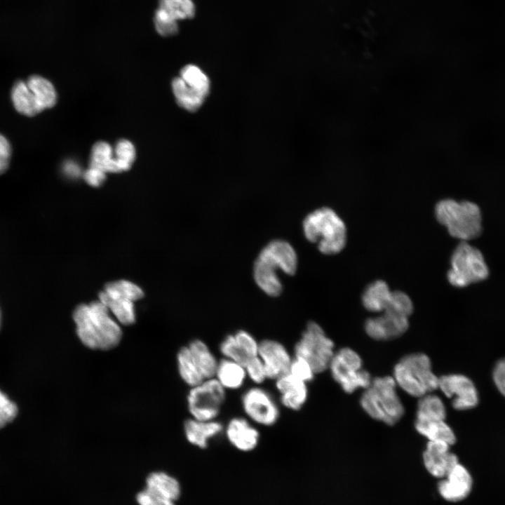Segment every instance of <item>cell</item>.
I'll return each mask as SVG.
<instances>
[{
    "mask_svg": "<svg viewBox=\"0 0 505 505\" xmlns=\"http://www.w3.org/2000/svg\"><path fill=\"white\" fill-rule=\"evenodd\" d=\"M73 319L79 339L90 349L107 351L116 347L121 339L119 324L100 300L76 307Z\"/></svg>",
    "mask_w": 505,
    "mask_h": 505,
    "instance_id": "cell-1",
    "label": "cell"
},
{
    "mask_svg": "<svg viewBox=\"0 0 505 505\" xmlns=\"http://www.w3.org/2000/svg\"><path fill=\"white\" fill-rule=\"evenodd\" d=\"M297 255L294 248L283 240H274L259 253L253 265V278L257 286L267 295L278 296L283 289L277 271L295 274Z\"/></svg>",
    "mask_w": 505,
    "mask_h": 505,
    "instance_id": "cell-2",
    "label": "cell"
},
{
    "mask_svg": "<svg viewBox=\"0 0 505 505\" xmlns=\"http://www.w3.org/2000/svg\"><path fill=\"white\" fill-rule=\"evenodd\" d=\"M306 238L318 245L321 252H339L346 243V228L343 220L331 208L323 207L310 213L303 221Z\"/></svg>",
    "mask_w": 505,
    "mask_h": 505,
    "instance_id": "cell-3",
    "label": "cell"
},
{
    "mask_svg": "<svg viewBox=\"0 0 505 505\" xmlns=\"http://www.w3.org/2000/svg\"><path fill=\"white\" fill-rule=\"evenodd\" d=\"M435 215L438 222L446 227L448 233L461 241L476 238L482 233L480 209L473 202L443 199L437 203Z\"/></svg>",
    "mask_w": 505,
    "mask_h": 505,
    "instance_id": "cell-4",
    "label": "cell"
},
{
    "mask_svg": "<svg viewBox=\"0 0 505 505\" xmlns=\"http://www.w3.org/2000/svg\"><path fill=\"white\" fill-rule=\"evenodd\" d=\"M392 377H379L372 379L365 389L360 403L364 411L372 419L393 425L403 416L405 409Z\"/></svg>",
    "mask_w": 505,
    "mask_h": 505,
    "instance_id": "cell-5",
    "label": "cell"
},
{
    "mask_svg": "<svg viewBox=\"0 0 505 505\" xmlns=\"http://www.w3.org/2000/svg\"><path fill=\"white\" fill-rule=\"evenodd\" d=\"M396 384L409 395L420 398L438 389L439 377L432 370L429 357L414 353L403 357L394 366Z\"/></svg>",
    "mask_w": 505,
    "mask_h": 505,
    "instance_id": "cell-6",
    "label": "cell"
},
{
    "mask_svg": "<svg viewBox=\"0 0 505 505\" xmlns=\"http://www.w3.org/2000/svg\"><path fill=\"white\" fill-rule=\"evenodd\" d=\"M489 268L482 252L467 241H461L450 258V268L447 277L449 283L458 288L485 280Z\"/></svg>",
    "mask_w": 505,
    "mask_h": 505,
    "instance_id": "cell-7",
    "label": "cell"
},
{
    "mask_svg": "<svg viewBox=\"0 0 505 505\" xmlns=\"http://www.w3.org/2000/svg\"><path fill=\"white\" fill-rule=\"evenodd\" d=\"M335 344L316 322H309L294 347V356L302 358L315 374L328 369L335 354Z\"/></svg>",
    "mask_w": 505,
    "mask_h": 505,
    "instance_id": "cell-8",
    "label": "cell"
},
{
    "mask_svg": "<svg viewBox=\"0 0 505 505\" xmlns=\"http://www.w3.org/2000/svg\"><path fill=\"white\" fill-rule=\"evenodd\" d=\"M360 356L345 347L335 352L328 368L334 380L348 393L368 387L372 382L370 373L363 369Z\"/></svg>",
    "mask_w": 505,
    "mask_h": 505,
    "instance_id": "cell-9",
    "label": "cell"
},
{
    "mask_svg": "<svg viewBox=\"0 0 505 505\" xmlns=\"http://www.w3.org/2000/svg\"><path fill=\"white\" fill-rule=\"evenodd\" d=\"M142 290L135 283L121 280L107 283L99 294V300L122 325L135 321L134 302L143 297Z\"/></svg>",
    "mask_w": 505,
    "mask_h": 505,
    "instance_id": "cell-10",
    "label": "cell"
},
{
    "mask_svg": "<svg viewBox=\"0 0 505 505\" xmlns=\"http://www.w3.org/2000/svg\"><path fill=\"white\" fill-rule=\"evenodd\" d=\"M226 398L225 389L215 377L205 379L191 387L187 398L192 418L201 421L215 420Z\"/></svg>",
    "mask_w": 505,
    "mask_h": 505,
    "instance_id": "cell-11",
    "label": "cell"
},
{
    "mask_svg": "<svg viewBox=\"0 0 505 505\" xmlns=\"http://www.w3.org/2000/svg\"><path fill=\"white\" fill-rule=\"evenodd\" d=\"M364 307L377 313L397 312L410 316L413 311L410 297L403 292L391 291L384 281L370 283L362 295Z\"/></svg>",
    "mask_w": 505,
    "mask_h": 505,
    "instance_id": "cell-12",
    "label": "cell"
},
{
    "mask_svg": "<svg viewBox=\"0 0 505 505\" xmlns=\"http://www.w3.org/2000/svg\"><path fill=\"white\" fill-rule=\"evenodd\" d=\"M241 404L246 416L253 422L265 426L274 425L278 419L279 408L271 394L254 386L242 395Z\"/></svg>",
    "mask_w": 505,
    "mask_h": 505,
    "instance_id": "cell-13",
    "label": "cell"
},
{
    "mask_svg": "<svg viewBox=\"0 0 505 505\" xmlns=\"http://www.w3.org/2000/svg\"><path fill=\"white\" fill-rule=\"evenodd\" d=\"M438 389L452 399V406L456 410H471L479 403L477 387L466 375L457 373L443 375L439 377Z\"/></svg>",
    "mask_w": 505,
    "mask_h": 505,
    "instance_id": "cell-14",
    "label": "cell"
},
{
    "mask_svg": "<svg viewBox=\"0 0 505 505\" xmlns=\"http://www.w3.org/2000/svg\"><path fill=\"white\" fill-rule=\"evenodd\" d=\"M473 480L469 469L458 462L447 474L440 479L437 490L440 496L448 502H459L471 494Z\"/></svg>",
    "mask_w": 505,
    "mask_h": 505,
    "instance_id": "cell-15",
    "label": "cell"
},
{
    "mask_svg": "<svg viewBox=\"0 0 505 505\" xmlns=\"http://www.w3.org/2000/svg\"><path fill=\"white\" fill-rule=\"evenodd\" d=\"M410 325L409 316L396 312H383L365 323L367 335L375 340H390L403 335Z\"/></svg>",
    "mask_w": 505,
    "mask_h": 505,
    "instance_id": "cell-16",
    "label": "cell"
},
{
    "mask_svg": "<svg viewBox=\"0 0 505 505\" xmlns=\"http://www.w3.org/2000/svg\"><path fill=\"white\" fill-rule=\"evenodd\" d=\"M258 356L264 365L267 379L276 380L289 372L292 357L281 342L274 339L261 341Z\"/></svg>",
    "mask_w": 505,
    "mask_h": 505,
    "instance_id": "cell-17",
    "label": "cell"
},
{
    "mask_svg": "<svg viewBox=\"0 0 505 505\" xmlns=\"http://www.w3.org/2000/svg\"><path fill=\"white\" fill-rule=\"evenodd\" d=\"M451 446L441 441H428L422 454L426 471L439 480L459 462L457 456L450 450Z\"/></svg>",
    "mask_w": 505,
    "mask_h": 505,
    "instance_id": "cell-18",
    "label": "cell"
},
{
    "mask_svg": "<svg viewBox=\"0 0 505 505\" xmlns=\"http://www.w3.org/2000/svg\"><path fill=\"white\" fill-rule=\"evenodd\" d=\"M224 431L229 443L241 451L248 452L253 450L259 442L258 430L243 417H236L231 419Z\"/></svg>",
    "mask_w": 505,
    "mask_h": 505,
    "instance_id": "cell-19",
    "label": "cell"
},
{
    "mask_svg": "<svg viewBox=\"0 0 505 505\" xmlns=\"http://www.w3.org/2000/svg\"><path fill=\"white\" fill-rule=\"evenodd\" d=\"M276 388L280 393L282 405L288 409L298 410L308 398L307 383L287 373L276 379Z\"/></svg>",
    "mask_w": 505,
    "mask_h": 505,
    "instance_id": "cell-20",
    "label": "cell"
},
{
    "mask_svg": "<svg viewBox=\"0 0 505 505\" xmlns=\"http://www.w3.org/2000/svg\"><path fill=\"white\" fill-rule=\"evenodd\" d=\"M184 429L185 436L190 443L205 448L210 439L223 431L224 427L216 420L201 421L191 418L184 422Z\"/></svg>",
    "mask_w": 505,
    "mask_h": 505,
    "instance_id": "cell-21",
    "label": "cell"
},
{
    "mask_svg": "<svg viewBox=\"0 0 505 505\" xmlns=\"http://www.w3.org/2000/svg\"><path fill=\"white\" fill-rule=\"evenodd\" d=\"M144 489L155 497L165 501L176 500L180 493L179 483L163 472H154L147 478Z\"/></svg>",
    "mask_w": 505,
    "mask_h": 505,
    "instance_id": "cell-22",
    "label": "cell"
},
{
    "mask_svg": "<svg viewBox=\"0 0 505 505\" xmlns=\"http://www.w3.org/2000/svg\"><path fill=\"white\" fill-rule=\"evenodd\" d=\"M214 377L225 389L236 390L243 385L247 375L243 365L224 358L219 361Z\"/></svg>",
    "mask_w": 505,
    "mask_h": 505,
    "instance_id": "cell-23",
    "label": "cell"
},
{
    "mask_svg": "<svg viewBox=\"0 0 505 505\" xmlns=\"http://www.w3.org/2000/svg\"><path fill=\"white\" fill-rule=\"evenodd\" d=\"M415 429L429 441H441L450 446L455 444L456 435L445 420H415Z\"/></svg>",
    "mask_w": 505,
    "mask_h": 505,
    "instance_id": "cell-24",
    "label": "cell"
},
{
    "mask_svg": "<svg viewBox=\"0 0 505 505\" xmlns=\"http://www.w3.org/2000/svg\"><path fill=\"white\" fill-rule=\"evenodd\" d=\"M11 98L15 109L23 115L33 116L43 111L26 81L14 84Z\"/></svg>",
    "mask_w": 505,
    "mask_h": 505,
    "instance_id": "cell-25",
    "label": "cell"
},
{
    "mask_svg": "<svg viewBox=\"0 0 505 505\" xmlns=\"http://www.w3.org/2000/svg\"><path fill=\"white\" fill-rule=\"evenodd\" d=\"M187 346L204 379L214 377L219 361L208 345L202 340L194 339Z\"/></svg>",
    "mask_w": 505,
    "mask_h": 505,
    "instance_id": "cell-26",
    "label": "cell"
},
{
    "mask_svg": "<svg viewBox=\"0 0 505 505\" xmlns=\"http://www.w3.org/2000/svg\"><path fill=\"white\" fill-rule=\"evenodd\" d=\"M172 89L178 105L189 112H195L201 107L206 96L199 93L180 76L173 80Z\"/></svg>",
    "mask_w": 505,
    "mask_h": 505,
    "instance_id": "cell-27",
    "label": "cell"
},
{
    "mask_svg": "<svg viewBox=\"0 0 505 505\" xmlns=\"http://www.w3.org/2000/svg\"><path fill=\"white\" fill-rule=\"evenodd\" d=\"M89 167L97 168L105 173L122 172L114 157L112 147L105 142H97L93 145Z\"/></svg>",
    "mask_w": 505,
    "mask_h": 505,
    "instance_id": "cell-28",
    "label": "cell"
},
{
    "mask_svg": "<svg viewBox=\"0 0 505 505\" xmlns=\"http://www.w3.org/2000/svg\"><path fill=\"white\" fill-rule=\"evenodd\" d=\"M178 372L182 380L190 387L205 380L199 371L188 346L182 347L177 354Z\"/></svg>",
    "mask_w": 505,
    "mask_h": 505,
    "instance_id": "cell-29",
    "label": "cell"
},
{
    "mask_svg": "<svg viewBox=\"0 0 505 505\" xmlns=\"http://www.w3.org/2000/svg\"><path fill=\"white\" fill-rule=\"evenodd\" d=\"M26 82L42 110L51 108L55 105L57 94L50 81L41 76L32 75Z\"/></svg>",
    "mask_w": 505,
    "mask_h": 505,
    "instance_id": "cell-30",
    "label": "cell"
},
{
    "mask_svg": "<svg viewBox=\"0 0 505 505\" xmlns=\"http://www.w3.org/2000/svg\"><path fill=\"white\" fill-rule=\"evenodd\" d=\"M419 398L416 419L445 420L446 408L440 397L429 393Z\"/></svg>",
    "mask_w": 505,
    "mask_h": 505,
    "instance_id": "cell-31",
    "label": "cell"
},
{
    "mask_svg": "<svg viewBox=\"0 0 505 505\" xmlns=\"http://www.w3.org/2000/svg\"><path fill=\"white\" fill-rule=\"evenodd\" d=\"M159 8L176 21L191 19L196 13L192 0H159Z\"/></svg>",
    "mask_w": 505,
    "mask_h": 505,
    "instance_id": "cell-32",
    "label": "cell"
},
{
    "mask_svg": "<svg viewBox=\"0 0 505 505\" xmlns=\"http://www.w3.org/2000/svg\"><path fill=\"white\" fill-rule=\"evenodd\" d=\"M180 77L189 86L204 95L210 90V81L207 75L196 65H187L180 71Z\"/></svg>",
    "mask_w": 505,
    "mask_h": 505,
    "instance_id": "cell-33",
    "label": "cell"
},
{
    "mask_svg": "<svg viewBox=\"0 0 505 505\" xmlns=\"http://www.w3.org/2000/svg\"><path fill=\"white\" fill-rule=\"evenodd\" d=\"M114 155L123 171L130 168L135 159V149L127 140H119L114 148Z\"/></svg>",
    "mask_w": 505,
    "mask_h": 505,
    "instance_id": "cell-34",
    "label": "cell"
},
{
    "mask_svg": "<svg viewBox=\"0 0 505 505\" xmlns=\"http://www.w3.org/2000/svg\"><path fill=\"white\" fill-rule=\"evenodd\" d=\"M220 351L224 358L237 362L242 365L250 360L238 348L234 334L226 336L220 344Z\"/></svg>",
    "mask_w": 505,
    "mask_h": 505,
    "instance_id": "cell-35",
    "label": "cell"
},
{
    "mask_svg": "<svg viewBox=\"0 0 505 505\" xmlns=\"http://www.w3.org/2000/svg\"><path fill=\"white\" fill-rule=\"evenodd\" d=\"M154 23L158 34L163 36H173L179 31L177 21L172 19L159 8L154 14Z\"/></svg>",
    "mask_w": 505,
    "mask_h": 505,
    "instance_id": "cell-36",
    "label": "cell"
},
{
    "mask_svg": "<svg viewBox=\"0 0 505 505\" xmlns=\"http://www.w3.org/2000/svg\"><path fill=\"white\" fill-rule=\"evenodd\" d=\"M234 336L238 348L248 358L258 356L260 342L250 333L241 330L235 332Z\"/></svg>",
    "mask_w": 505,
    "mask_h": 505,
    "instance_id": "cell-37",
    "label": "cell"
},
{
    "mask_svg": "<svg viewBox=\"0 0 505 505\" xmlns=\"http://www.w3.org/2000/svg\"><path fill=\"white\" fill-rule=\"evenodd\" d=\"M288 373L306 383L311 382L315 375L312 368L307 361L295 356L292 358Z\"/></svg>",
    "mask_w": 505,
    "mask_h": 505,
    "instance_id": "cell-38",
    "label": "cell"
},
{
    "mask_svg": "<svg viewBox=\"0 0 505 505\" xmlns=\"http://www.w3.org/2000/svg\"><path fill=\"white\" fill-rule=\"evenodd\" d=\"M244 368L247 377L256 384H260L267 379L264 365L258 356L251 358Z\"/></svg>",
    "mask_w": 505,
    "mask_h": 505,
    "instance_id": "cell-39",
    "label": "cell"
},
{
    "mask_svg": "<svg viewBox=\"0 0 505 505\" xmlns=\"http://www.w3.org/2000/svg\"><path fill=\"white\" fill-rule=\"evenodd\" d=\"M18 414V407L0 390V429L13 421Z\"/></svg>",
    "mask_w": 505,
    "mask_h": 505,
    "instance_id": "cell-40",
    "label": "cell"
},
{
    "mask_svg": "<svg viewBox=\"0 0 505 505\" xmlns=\"http://www.w3.org/2000/svg\"><path fill=\"white\" fill-rule=\"evenodd\" d=\"M492 378L494 386L505 398V356L495 362L492 370Z\"/></svg>",
    "mask_w": 505,
    "mask_h": 505,
    "instance_id": "cell-41",
    "label": "cell"
},
{
    "mask_svg": "<svg viewBox=\"0 0 505 505\" xmlns=\"http://www.w3.org/2000/svg\"><path fill=\"white\" fill-rule=\"evenodd\" d=\"M85 181L90 186L99 187L106 179V173L97 168L89 167L84 173Z\"/></svg>",
    "mask_w": 505,
    "mask_h": 505,
    "instance_id": "cell-42",
    "label": "cell"
},
{
    "mask_svg": "<svg viewBox=\"0 0 505 505\" xmlns=\"http://www.w3.org/2000/svg\"><path fill=\"white\" fill-rule=\"evenodd\" d=\"M136 499L139 505H175L174 501L158 499L145 490L139 492Z\"/></svg>",
    "mask_w": 505,
    "mask_h": 505,
    "instance_id": "cell-43",
    "label": "cell"
},
{
    "mask_svg": "<svg viewBox=\"0 0 505 505\" xmlns=\"http://www.w3.org/2000/svg\"><path fill=\"white\" fill-rule=\"evenodd\" d=\"M11 156V147L8 140L0 134V159H10Z\"/></svg>",
    "mask_w": 505,
    "mask_h": 505,
    "instance_id": "cell-44",
    "label": "cell"
},
{
    "mask_svg": "<svg viewBox=\"0 0 505 505\" xmlns=\"http://www.w3.org/2000/svg\"><path fill=\"white\" fill-rule=\"evenodd\" d=\"M10 159H0V175L3 174L8 169Z\"/></svg>",
    "mask_w": 505,
    "mask_h": 505,
    "instance_id": "cell-45",
    "label": "cell"
},
{
    "mask_svg": "<svg viewBox=\"0 0 505 505\" xmlns=\"http://www.w3.org/2000/svg\"><path fill=\"white\" fill-rule=\"evenodd\" d=\"M0 323H1V313H0Z\"/></svg>",
    "mask_w": 505,
    "mask_h": 505,
    "instance_id": "cell-46",
    "label": "cell"
}]
</instances>
